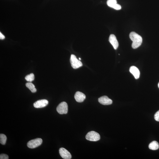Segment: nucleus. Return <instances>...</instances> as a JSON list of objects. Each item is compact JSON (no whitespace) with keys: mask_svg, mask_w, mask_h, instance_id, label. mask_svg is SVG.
I'll use <instances>...</instances> for the list:
<instances>
[{"mask_svg":"<svg viewBox=\"0 0 159 159\" xmlns=\"http://www.w3.org/2000/svg\"><path fill=\"white\" fill-rule=\"evenodd\" d=\"M56 110L60 114H67L68 112V105L67 103L65 102L60 103L57 106Z\"/></svg>","mask_w":159,"mask_h":159,"instance_id":"nucleus-5","label":"nucleus"},{"mask_svg":"<svg viewBox=\"0 0 159 159\" xmlns=\"http://www.w3.org/2000/svg\"><path fill=\"white\" fill-rule=\"evenodd\" d=\"M6 135L4 134H0V143L2 144L5 145L6 144L7 140Z\"/></svg>","mask_w":159,"mask_h":159,"instance_id":"nucleus-15","label":"nucleus"},{"mask_svg":"<svg viewBox=\"0 0 159 159\" xmlns=\"http://www.w3.org/2000/svg\"><path fill=\"white\" fill-rule=\"evenodd\" d=\"M70 62L71 66L73 69H78L83 65L82 62L80 60H78L74 55H71Z\"/></svg>","mask_w":159,"mask_h":159,"instance_id":"nucleus-3","label":"nucleus"},{"mask_svg":"<svg viewBox=\"0 0 159 159\" xmlns=\"http://www.w3.org/2000/svg\"><path fill=\"white\" fill-rule=\"evenodd\" d=\"M130 73L133 75L135 79H138L140 75V71L135 66H132L130 67Z\"/></svg>","mask_w":159,"mask_h":159,"instance_id":"nucleus-11","label":"nucleus"},{"mask_svg":"<svg viewBox=\"0 0 159 159\" xmlns=\"http://www.w3.org/2000/svg\"><path fill=\"white\" fill-rule=\"evenodd\" d=\"M85 138L87 140L93 142H96L100 139V136L99 133L93 131L89 132L86 135Z\"/></svg>","mask_w":159,"mask_h":159,"instance_id":"nucleus-2","label":"nucleus"},{"mask_svg":"<svg viewBox=\"0 0 159 159\" xmlns=\"http://www.w3.org/2000/svg\"><path fill=\"white\" fill-rule=\"evenodd\" d=\"M42 142V140L41 139L37 138L29 141L27 145L28 148L34 149L40 146Z\"/></svg>","mask_w":159,"mask_h":159,"instance_id":"nucleus-4","label":"nucleus"},{"mask_svg":"<svg viewBox=\"0 0 159 159\" xmlns=\"http://www.w3.org/2000/svg\"><path fill=\"white\" fill-rule=\"evenodd\" d=\"M129 37L133 41L132 47L133 49H137L142 44V37L135 32H131L130 34Z\"/></svg>","mask_w":159,"mask_h":159,"instance_id":"nucleus-1","label":"nucleus"},{"mask_svg":"<svg viewBox=\"0 0 159 159\" xmlns=\"http://www.w3.org/2000/svg\"><path fill=\"white\" fill-rule=\"evenodd\" d=\"M98 101L101 104L104 105L111 104L112 102V100L106 96H103L100 97L98 99Z\"/></svg>","mask_w":159,"mask_h":159,"instance_id":"nucleus-8","label":"nucleus"},{"mask_svg":"<svg viewBox=\"0 0 159 159\" xmlns=\"http://www.w3.org/2000/svg\"><path fill=\"white\" fill-rule=\"evenodd\" d=\"M26 86L31 90L32 93L36 92V89L35 88V86L31 82H28L26 84Z\"/></svg>","mask_w":159,"mask_h":159,"instance_id":"nucleus-13","label":"nucleus"},{"mask_svg":"<svg viewBox=\"0 0 159 159\" xmlns=\"http://www.w3.org/2000/svg\"><path fill=\"white\" fill-rule=\"evenodd\" d=\"M158 87L159 88V83L158 84Z\"/></svg>","mask_w":159,"mask_h":159,"instance_id":"nucleus-20","label":"nucleus"},{"mask_svg":"<svg viewBox=\"0 0 159 159\" xmlns=\"http://www.w3.org/2000/svg\"><path fill=\"white\" fill-rule=\"evenodd\" d=\"M154 117L155 120L159 121V110L155 114Z\"/></svg>","mask_w":159,"mask_h":159,"instance_id":"nucleus-18","label":"nucleus"},{"mask_svg":"<svg viewBox=\"0 0 159 159\" xmlns=\"http://www.w3.org/2000/svg\"><path fill=\"white\" fill-rule=\"evenodd\" d=\"M149 149L153 150L158 149L159 147V144L156 141H153L150 144L149 146Z\"/></svg>","mask_w":159,"mask_h":159,"instance_id":"nucleus-12","label":"nucleus"},{"mask_svg":"<svg viewBox=\"0 0 159 159\" xmlns=\"http://www.w3.org/2000/svg\"><path fill=\"white\" fill-rule=\"evenodd\" d=\"M1 159H8L9 157L8 155L5 154H1L0 155Z\"/></svg>","mask_w":159,"mask_h":159,"instance_id":"nucleus-17","label":"nucleus"},{"mask_svg":"<svg viewBox=\"0 0 159 159\" xmlns=\"http://www.w3.org/2000/svg\"><path fill=\"white\" fill-rule=\"evenodd\" d=\"M109 40L113 46L114 49H117L118 47L119 44L115 36L113 34L110 35L109 37Z\"/></svg>","mask_w":159,"mask_h":159,"instance_id":"nucleus-9","label":"nucleus"},{"mask_svg":"<svg viewBox=\"0 0 159 159\" xmlns=\"http://www.w3.org/2000/svg\"><path fill=\"white\" fill-rule=\"evenodd\" d=\"M74 98L77 102L81 103L84 100L86 96L84 94L81 92H77L75 95Z\"/></svg>","mask_w":159,"mask_h":159,"instance_id":"nucleus-10","label":"nucleus"},{"mask_svg":"<svg viewBox=\"0 0 159 159\" xmlns=\"http://www.w3.org/2000/svg\"><path fill=\"white\" fill-rule=\"evenodd\" d=\"M60 156L62 157L65 159H70L72 158L71 153L65 148H60L59 150Z\"/></svg>","mask_w":159,"mask_h":159,"instance_id":"nucleus-6","label":"nucleus"},{"mask_svg":"<svg viewBox=\"0 0 159 159\" xmlns=\"http://www.w3.org/2000/svg\"><path fill=\"white\" fill-rule=\"evenodd\" d=\"M5 38V37L4 35L2 34L1 32H0V39L1 40H3Z\"/></svg>","mask_w":159,"mask_h":159,"instance_id":"nucleus-19","label":"nucleus"},{"mask_svg":"<svg viewBox=\"0 0 159 159\" xmlns=\"http://www.w3.org/2000/svg\"><path fill=\"white\" fill-rule=\"evenodd\" d=\"M25 78L27 81L29 82H32L35 79L34 75L33 73H31V74L27 75Z\"/></svg>","mask_w":159,"mask_h":159,"instance_id":"nucleus-16","label":"nucleus"},{"mask_svg":"<svg viewBox=\"0 0 159 159\" xmlns=\"http://www.w3.org/2000/svg\"><path fill=\"white\" fill-rule=\"evenodd\" d=\"M49 104V101L46 99L39 100L34 103V106L36 108H43Z\"/></svg>","mask_w":159,"mask_h":159,"instance_id":"nucleus-7","label":"nucleus"},{"mask_svg":"<svg viewBox=\"0 0 159 159\" xmlns=\"http://www.w3.org/2000/svg\"><path fill=\"white\" fill-rule=\"evenodd\" d=\"M107 5L109 7L113 8L117 4V0H108L107 2Z\"/></svg>","mask_w":159,"mask_h":159,"instance_id":"nucleus-14","label":"nucleus"},{"mask_svg":"<svg viewBox=\"0 0 159 159\" xmlns=\"http://www.w3.org/2000/svg\"><path fill=\"white\" fill-rule=\"evenodd\" d=\"M79 59L80 60H81V59H80V58H79Z\"/></svg>","mask_w":159,"mask_h":159,"instance_id":"nucleus-21","label":"nucleus"}]
</instances>
